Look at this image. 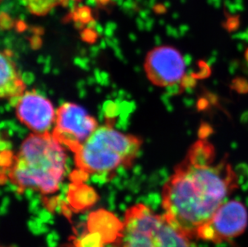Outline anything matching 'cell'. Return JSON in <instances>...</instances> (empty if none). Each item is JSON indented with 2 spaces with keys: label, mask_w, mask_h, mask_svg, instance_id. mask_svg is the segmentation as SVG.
<instances>
[{
  "label": "cell",
  "mask_w": 248,
  "mask_h": 247,
  "mask_svg": "<svg viewBox=\"0 0 248 247\" xmlns=\"http://www.w3.org/2000/svg\"><path fill=\"white\" fill-rule=\"evenodd\" d=\"M239 186L232 165L216 161L213 145L199 140L166 181L162 190L163 215L177 230L196 239L202 226Z\"/></svg>",
  "instance_id": "obj_1"
},
{
  "label": "cell",
  "mask_w": 248,
  "mask_h": 247,
  "mask_svg": "<svg viewBox=\"0 0 248 247\" xmlns=\"http://www.w3.org/2000/svg\"><path fill=\"white\" fill-rule=\"evenodd\" d=\"M66 161L65 148L52 133H32L12 156L7 178L19 192L31 189L42 195L54 194L64 177Z\"/></svg>",
  "instance_id": "obj_2"
},
{
  "label": "cell",
  "mask_w": 248,
  "mask_h": 247,
  "mask_svg": "<svg viewBox=\"0 0 248 247\" xmlns=\"http://www.w3.org/2000/svg\"><path fill=\"white\" fill-rule=\"evenodd\" d=\"M141 145L136 136L122 133L109 124L98 126L74 152L76 166L85 174H112L131 166Z\"/></svg>",
  "instance_id": "obj_3"
},
{
  "label": "cell",
  "mask_w": 248,
  "mask_h": 247,
  "mask_svg": "<svg viewBox=\"0 0 248 247\" xmlns=\"http://www.w3.org/2000/svg\"><path fill=\"white\" fill-rule=\"evenodd\" d=\"M1 79L0 96L13 102L26 92V84L22 79L11 50L1 52Z\"/></svg>",
  "instance_id": "obj_9"
},
{
  "label": "cell",
  "mask_w": 248,
  "mask_h": 247,
  "mask_svg": "<svg viewBox=\"0 0 248 247\" xmlns=\"http://www.w3.org/2000/svg\"><path fill=\"white\" fill-rule=\"evenodd\" d=\"M144 68L148 79L161 88L179 85L186 77L185 59L171 46H158L150 50L145 57Z\"/></svg>",
  "instance_id": "obj_7"
},
{
  "label": "cell",
  "mask_w": 248,
  "mask_h": 247,
  "mask_svg": "<svg viewBox=\"0 0 248 247\" xmlns=\"http://www.w3.org/2000/svg\"><path fill=\"white\" fill-rule=\"evenodd\" d=\"M115 247H199L169 222L164 215L139 203L125 211Z\"/></svg>",
  "instance_id": "obj_4"
},
{
  "label": "cell",
  "mask_w": 248,
  "mask_h": 247,
  "mask_svg": "<svg viewBox=\"0 0 248 247\" xmlns=\"http://www.w3.org/2000/svg\"><path fill=\"white\" fill-rule=\"evenodd\" d=\"M248 222L245 205L236 200H228L221 205L207 223L199 229L196 239L221 243L244 233Z\"/></svg>",
  "instance_id": "obj_6"
},
{
  "label": "cell",
  "mask_w": 248,
  "mask_h": 247,
  "mask_svg": "<svg viewBox=\"0 0 248 247\" xmlns=\"http://www.w3.org/2000/svg\"><path fill=\"white\" fill-rule=\"evenodd\" d=\"M97 121L78 104L64 103L56 111L52 134L64 148L74 152L98 127Z\"/></svg>",
  "instance_id": "obj_5"
},
{
  "label": "cell",
  "mask_w": 248,
  "mask_h": 247,
  "mask_svg": "<svg viewBox=\"0 0 248 247\" xmlns=\"http://www.w3.org/2000/svg\"><path fill=\"white\" fill-rule=\"evenodd\" d=\"M19 122L32 133H52L56 122V111L52 101L35 91H26L13 101Z\"/></svg>",
  "instance_id": "obj_8"
},
{
  "label": "cell",
  "mask_w": 248,
  "mask_h": 247,
  "mask_svg": "<svg viewBox=\"0 0 248 247\" xmlns=\"http://www.w3.org/2000/svg\"><path fill=\"white\" fill-rule=\"evenodd\" d=\"M30 14L45 16L56 7L64 5L70 0H22Z\"/></svg>",
  "instance_id": "obj_10"
}]
</instances>
